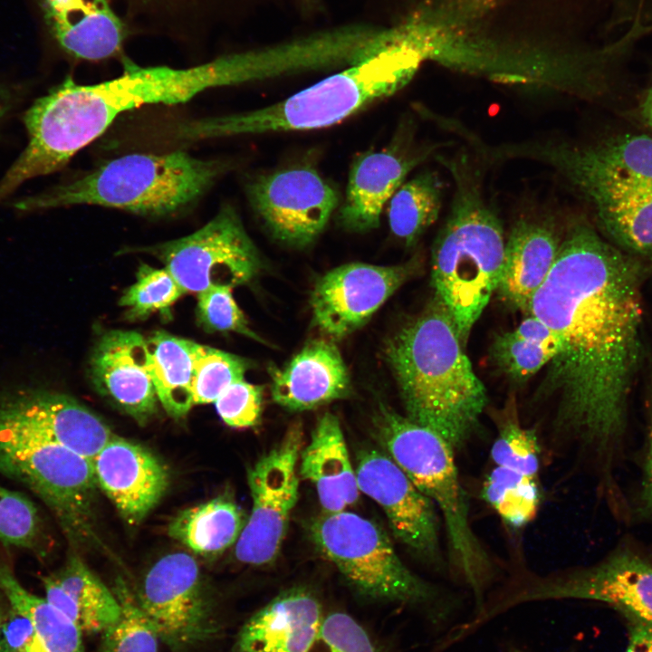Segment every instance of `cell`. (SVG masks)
<instances>
[{"mask_svg":"<svg viewBox=\"0 0 652 652\" xmlns=\"http://www.w3.org/2000/svg\"><path fill=\"white\" fill-rule=\"evenodd\" d=\"M641 275L638 259L576 224L528 312L559 343L544 385L556 398V436L594 460L606 488L617 484L642 350Z\"/></svg>","mask_w":652,"mask_h":652,"instance_id":"6da1fadb","label":"cell"},{"mask_svg":"<svg viewBox=\"0 0 652 652\" xmlns=\"http://www.w3.org/2000/svg\"><path fill=\"white\" fill-rule=\"evenodd\" d=\"M240 83L235 53L185 69L128 62L120 76L90 85L68 78L25 112L29 143L5 174L6 181L17 187L60 169L122 113L146 105L184 103L206 90Z\"/></svg>","mask_w":652,"mask_h":652,"instance_id":"7a4b0ae2","label":"cell"},{"mask_svg":"<svg viewBox=\"0 0 652 652\" xmlns=\"http://www.w3.org/2000/svg\"><path fill=\"white\" fill-rule=\"evenodd\" d=\"M463 348L436 295L385 346L406 417L436 433L455 452L476 430L487 405L486 389Z\"/></svg>","mask_w":652,"mask_h":652,"instance_id":"3957f363","label":"cell"},{"mask_svg":"<svg viewBox=\"0 0 652 652\" xmlns=\"http://www.w3.org/2000/svg\"><path fill=\"white\" fill-rule=\"evenodd\" d=\"M422 62L414 46L399 34L371 57L283 101L254 110L182 123L177 137L198 140L329 127L400 90Z\"/></svg>","mask_w":652,"mask_h":652,"instance_id":"277c9868","label":"cell"},{"mask_svg":"<svg viewBox=\"0 0 652 652\" xmlns=\"http://www.w3.org/2000/svg\"><path fill=\"white\" fill-rule=\"evenodd\" d=\"M455 192L432 252V283L465 345L497 290L505 241L500 218L484 195L479 172L465 155L439 157Z\"/></svg>","mask_w":652,"mask_h":652,"instance_id":"5b68a950","label":"cell"},{"mask_svg":"<svg viewBox=\"0 0 652 652\" xmlns=\"http://www.w3.org/2000/svg\"><path fill=\"white\" fill-rule=\"evenodd\" d=\"M374 427L385 453L433 503L446 529L451 572L471 592L475 610L484 602L498 567L475 532L455 451L434 431L380 405Z\"/></svg>","mask_w":652,"mask_h":652,"instance_id":"8992f818","label":"cell"},{"mask_svg":"<svg viewBox=\"0 0 652 652\" xmlns=\"http://www.w3.org/2000/svg\"><path fill=\"white\" fill-rule=\"evenodd\" d=\"M224 168L217 160L200 159L182 150L127 154L72 182L18 200L14 206L29 211L93 205L162 217L197 200Z\"/></svg>","mask_w":652,"mask_h":652,"instance_id":"52a82bcc","label":"cell"},{"mask_svg":"<svg viewBox=\"0 0 652 652\" xmlns=\"http://www.w3.org/2000/svg\"><path fill=\"white\" fill-rule=\"evenodd\" d=\"M310 534L318 551L362 595L423 609L435 626L449 623L455 601L412 572L372 521L345 510L323 513L311 523Z\"/></svg>","mask_w":652,"mask_h":652,"instance_id":"ba28073f","label":"cell"},{"mask_svg":"<svg viewBox=\"0 0 652 652\" xmlns=\"http://www.w3.org/2000/svg\"><path fill=\"white\" fill-rule=\"evenodd\" d=\"M580 599L598 601L624 618L652 624V560L630 544H620L586 567L538 574L518 570L490 594V618L525 603Z\"/></svg>","mask_w":652,"mask_h":652,"instance_id":"9c48e42d","label":"cell"},{"mask_svg":"<svg viewBox=\"0 0 652 652\" xmlns=\"http://www.w3.org/2000/svg\"><path fill=\"white\" fill-rule=\"evenodd\" d=\"M0 473L45 503L72 544L94 539L92 461L53 442L0 436Z\"/></svg>","mask_w":652,"mask_h":652,"instance_id":"30bf717a","label":"cell"},{"mask_svg":"<svg viewBox=\"0 0 652 652\" xmlns=\"http://www.w3.org/2000/svg\"><path fill=\"white\" fill-rule=\"evenodd\" d=\"M303 446L302 426L294 422L281 441L248 469L252 508L235 546L240 562L260 566L277 557L298 501L297 464Z\"/></svg>","mask_w":652,"mask_h":652,"instance_id":"8fae6325","label":"cell"},{"mask_svg":"<svg viewBox=\"0 0 652 652\" xmlns=\"http://www.w3.org/2000/svg\"><path fill=\"white\" fill-rule=\"evenodd\" d=\"M185 292L249 282L260 257L234 207L224 206L196 232L150 247Z\"/></svg>","mask_w":652,"mask_h":652,"instance_id":"7c38bea8","label":"cell"},{"mask_svg":"<svg viewBox=\"0 0 652 652\" xmlns=\"http://www.w3.org/2000/svg\"><path fill=\"white\" fill-rule=\"evenodd\" d=\"M494 159L527 158L545 164L577 192L600 186L652 187V137L624 135L595 144L529 141L492 149Z\"/></svg>","mask_w":652,"mask_h":652,"instance_id":"4fadbf2b","label":"cell"},{"mask_svg":"<svg viewBox=\"0 0 652 652\" xmlns=\"http://www.w3.org/2000/svg\"><path fill=\"white\" fill-rule=\"evenodd\" d=\"M137 598L160 640L172 649L197 645L217 632L198 564L187 552L169 553L154 563Z\"/></svg>","mask_w":652,"mask_h":652,"instance_id":"5bb4252c","label":"cell"},{"mask_svg":"<svg viewBox=\"0 0 652 652\" xmlns=\"http://www.w3.org/2000/svg\"><path fill=\"white\" fill-rule=\"evenodd\" d=\"M247 197L272 235L292 246H305L326 227L339 195L310 167L259 175L247 184Z\"/></svg>","mask_w":652,"mask_h":652,"instance_id":"9a60e30c","label":"cell"},{"mask_svg":"<svg viewBox=\"0 0 652 652\" xmlns=\"http://www.w3.org/2000/svg\"><path fill=\"white\" fill-rule=\"evenodd\" d=\"M114 435L96 414L66 394L36 388L0 394V436L53 442L92 461Z\"/></svg>","mask_w":652,"mask_h":652,"instance_id":"2e32d148","label":"cell"},{"mask_svg":"<svg viewBox=\"0 0 652 652\" xmlns=\"http://www.w3.org/2000/svg\"><path fill=\"white\" fill-rule=\"evenodd\" d=\"M355 472L360 492L383 509L395 537L421 560L444 569L438 513L404 471L385 452L366 450Z\"/></svg>","mask_w":652,"mask_h":652,"instance_id":"e0dca14e","label":"cell"},{"mask_svg":"<svg viewBox=\"0 0 652 652\" xmlns=\"http://www.w3.org/2000/svg\"><path fill=\"white\" fill-rule=\"evenodd\" d=\"M415 262L392 266L351 263L331 270L316 283L311 307L314 324L341 339L361 327L415 273Z\"/></svg>","mask_w":652,"mask_h":652,"instance_id":"ac0fdd59","label":"cell"},{"mask_svg":"<svg viewBox=\"0 0 652 652\" xmlns=\"http://www.w3.org/2000/svg\"><path fill=\"white\" fill-rule=\"evenodd\" d=\"M97 485L122 518L138 525L159 503L169 485V473L149 449L117 435L92 460Z\"/></svg>","mask_w":652,"mask_h":652,"instance_id":"d6986e66","label":"cell"},{"mask_svg":"<svg viewBox=\"0 0 652 652\" xmlns=\"http://www.w3.org/2000/svg\"><path fill=\"white\" fill-rule=\"evenodd\" d=\"M96 390L139 424L158 411L149 370L147 340L131 331H110L97 342L90 361Z\"/></svg>","mask_w":652,"mask_h":652,"instance_id":"ffe728a7","label":"cell"},{"mask_svg":"<svg viewBox=\"0 0 652 652\" xmlns=\"http://www.w3.org/2000/svg\"><path fill=\"white\" fill-rule=\"evenodd\" d=\"M323 618L315 594L306 588L289 589L245 621L232 652H308Z\"/></svg>","mask_w":652,"mask_h":652,"instance_id":"44dd1931","label":"cell"},{"mask_svg":"<svg viewBox=\"0 0 652 652\" xmlns=\"http://www.w3.org/2000/svg\"><path fill=\"white\" fill-rule=\"evenodd\" d=\"M273 401L292 411L313 409L347 398L350 375L340 352L328 340L309 342L283 368H269Z\"/></svg>","mask_w":652,"mask_h":652,"instance_id":"7402d4cb","label":"cell"},{"mask_svg":"<svg viewBox=\"0 0 652 652\" xmlns=\"http://www.w3.org/2000/svg\"><path fill=\"white\" fill-rule=\"evenodd\" d=\"M561 239L551 219L523 217L505 242L497 292L511 307L528 312L556 261Z\"/></svg>","mask_w":652,"mask_h":652,"instance_id":"603a6c76","label":"cell"},{"mask_svg":"<svg viewBox=\"0 0 652 652\" xmlns=\"http://www.w3.org/2000/svg\"><path fill=\"white\" fill-rule=\"evenodd\" d=\"M425 157H407L391 150L368 151L351 164L339 221L347 230L368 232L379 225L384 206L408 174Z\"/></svg>","mask_w":652,"mask_h":652,"instance_id":"cb8c5ba5","label":"cell"},{"mask_svg":"<svg viewBox=\"0 0 652 652\" xmlns=\"http://www.w3.org/2000/svg\"><path fill=\"white\" fill-rule=\"evenodd\" d=\"M300 474L315 488L323 513L344 511L360 495L356 472L338 417L321 415L300 455Z\"/></svg>","mask_w":652,"mask_h":652,"instance_id":"d4e9b609","label":"cell"},{"mask_svg":"<svg viewBox=\"0 0 652 652\" xmlns=\"http://www.w3.org/2000/svg\"><path fill=\"white\" fill-rule=\"evenodd\" d=\"M45 12L60 45L74 57L99 61L121 49L124 24L108 0H45Z\"/></svg>","mask_w":652,"mask_h":652,"instance_id":"484cf974","label":"cell"},{"mask_svg":"<svg viewBox=\"0 0 652 652\" xmlns=\"http://www.w3.org/2000/svg\"><path fill=\"white\" fill-rule=\"evenodd\" d=\"M45 599L72 619L82 633H104L120 616L112 590L72 553L56 572L43 578Z\"/></svg>","mask_w":652,"mask_h":652,"instance_id":"4316f807","label":"cell"},{"mask_svg":"<svg viewBox=\"0 0 652 652\" xmlns=\"http://www.w3.org/2000/svg\"><path fill=\"white\" fill-rule=\"evenodd\" d=\"M580 195L614 245L638 260H652V187H593Z\"/></svg>","mask_w":652,"mask_h":652,"instance_id":"83f0119b","label":"cell"},{"mask_svg":"<svg viewBox=\"0 0 652 652\" xmlns=\"http://www.w3.org/2000/svg\"><path fill=\"white\" fill-rule=\"evenodd\" d=\"M149 370L158 400L174 418L194 406L192 385L203 345L158 331L147 340Z\"/></svg>","mask_w":652,"mask_h":652,"instance_id":"f1b7e54d","label":"cell"},{"mask_svg":"<svg viewBox=\"0 0 652 652\" xmlns=\"http://www.w3.org/2000/svg\"><path fill=\"white\" fill-rule=\"evenodd\" d=\"M247 517L229 496L220 495L180 511L168 526V535L201 555H217L235 544Z\"/></svg>","mask_w":652,"mask_h":652,"instance_id":"f546056e","label":"cell"},{"mask_svg":"<svg viewBox=\"0 0 652 652\" xmlns=\"http://www.w3.org/2000/svg\"><path fill=\"white\" fill-rule=\"evenodd\" d=\"M0 590L11 609L30 618L44 652H83L79 627L45 598L24 589L6 564H0Z\"/></svg>","mask_w":652,"mask_h":652,"instance_id":"4dcf8cb0","label":"cell"},{"mask_svg":"<svg viewBox=\"0 0 652 652\" xmlns=\"http://www.w3.org/2000/svg\"><path fill=\"white\" fill-rule=\"evenodd\" d=\"M443 185L434 171L426 170L403 183L388 201V220L392 234L413 245L438 218Z\"/></svg>","mask_w":652,"mask_h":652,"instance_id":"1f68e13d","label":"cell"},{"mask_svg":"<svg viewBox=\"0 0 652 652\" xmlns=\"http://www.w3.org/2000/svg\"><path fill=\"white\" fill-rule=\"evenodd\" d=\"M481 497L509 528L519 530L532 522L539 511V480L494 465L487 474Z\"/></svg>","mask_w":652,"mask_h":652,"instance_id":"d6a6232c","label":"cell"},{"mask_svg":"<svg viewBox=\"0 0 652 652\" xmlns=\"http://www.w3.org/2000/svg\"><path fill=\"white\" fill-rule=\"evenodd\" d=\"M112 591L120 606L118 621L103 633V652H158L159 636L137 596L120 578Z\"/></svg>","mask_w":652,"mask_h":652,"instance_id":"836d02e7","label":"cell"},{"mask_svg":"<svg viewBox=\"0 0 652 652\" xmlns=\"http://www.w3.org/2000/svg\"><path fill=\"white\" fill-rule=\"evenodd\" d=\"M498 420L497 434L490 449L494 465L539 480L541 446L536 428L523 427L513 406Z\"/></svg>","mask_w":652,"mask_h":652,"instance_id":"e575fe53","label":"cell"},{"mask_svg":"<svg viewBox=\"0 0 652 652\" xmlns=\"http://www.w3.org/2000/svg\"><path fill=\"white\" fill-rule=\"evenodd\" d=\"M184 290L166 269L148 264L139 267L136 281L122 294L120 305L130 320L144 319L156 312H168Z\"/></svg>","mask_w":652,"mask_h":652,"instance_id":"d590c367","label":"cell"},{"mask_svg":"<svg viewBox=\"0 0 652 652\" xmlns=\"http://www.w3.org/2000/svg\"><path fill=\"white\" fill-rule=\"evenodd\" d=\"M43 521L35 503L23 494L0 485V541L15 546L42 551Z\"/></svg>","mask_w":652,"mask_h":652,"instance_id":"8d00e7d4","label":"cell"},{"mask_svg":"<svg viewBox=\"0 0 652 652\" xmlns=\"http://www.w3.org/2000/svg\"><path fill=\"white\" fill-rule=\"evenodd\" d=\"M249 368L244 358L203 345L192 385L194 406L214 403L231 384L244 379Z\"/></svg>","mask_w":652,"mask_h":652,"instance_id":"74e56055","label":"cell"},{"mask_svg":"<svg viewBox=\"0 0 652 652\" xmlns=\"http://www.w3.org/2000/svg\"><path fill=\"white\" fill-rule=\"evenodd\" d=\"M555 352L517 335L513 331L499 335L492 346L497 367L515 381H524L548 365Z\"/></svg>","mask_w":652,"mask_h":652,"instance_id":"f35d334b","label":"cell"},{"mask_svg":"<svg viewBox=\"0 0 652 652\" xmlns=\"http://www.w3.org/2000/svg\"><path fill=\"white\" fill-rule=\"evenodd\" d=\"M232 287L211 286L197 293V319L208 332L234 331L263 342L248 326L243 312L235 302Z\"/></svg>","mask_w":652,"mask_h":652,"instance_id":"ab89813d","label":"cell"},{"mask_svg":"<svg viewBox=\"0 0 652 652\" xmlns=\"http://www.w3.org/2000/svg\"><path fill=\"white\" fill-rule=\"evenodd\" d=\"M308 652H379L366 629L350 615L335 611L324 617Z\"/></svg>","mask_w":652,"mask_h":652,"instance_id":"60d3db41","label":"cell"},{"mask_svg":"<svg viewBox=\"0 0 652 652\" xmlns=\"http://www.w3.org/2000/svg\"><path fill=\"white\" fill-rule=\"evenodd\" d=\"M214 404L227 426L236 428L254 427L262 413L263 387L242 379L231 384Z\"/></svg>","mask_w":652,"mask_h":652,"instance_id":"b9f144b4","label":"cell"},{"mask_svg":"<svg viewBox=\"0 0 652 652\" xmlns=\"http://www.w3.org/2000/svg\"><path fill=\"white\" fill-rule=\"evenodd\" d=\"M0 652H44L27 616L13 609L5 614L0 625Z\"/></svg>","mask_w":652,"mask_h":652,"instance_id":"7bdbcfd3","label":"cell"},{"mask_svg":"<svg viewBox=\"0 0 652 652\" xmlns=\"http://www.w3.org/2000/svg\"><path fill=\"white\" fill-rule=\"evenodd\" d=\"M646 412L647 420V451L638 494L637 515L642 518L652 519V380L647 388Z\"/></svg>","mask_w":652,"mask_h":652,"instance_id":"ee69618b","label":"cell"},{"mask_svg":"<svg viewBox=\"0 0 652 652\" xmlns=\"http://www.w3.org/2000/svg\"><path fill=\"white\" fill-rule=\"evenodd\" d=\"M513 331L520 337L553 350L555 355L558 352L559 343L552 331L542 321L532 314H529Z\"/></svg>","mask_w":652,"mask_h":652,"instance_id":"f6af8a7d","label":"cell"},{"mask_svg":"<svg viewBox=\"0 0 652 652\" xmlns=\"http://www.w3.org/2000/svg\"><path fill=\"white\" fill-rule=\"evenodd\" d=\"M628 643L623 652H652V624L624 618Z\"/></svg>","mask_w":652,"mask_h":652,"instance_id":"bcb514c9","label":"cell"},{"mask_svg":"<svg viewBox=\"0 0 652 652\" xmlns=\"http://www.w3.org/2000/svg\"><path fill=\"white\" fill-rule=\"evenodd\" d=\"M10 107V96L9 94L0 88V120L3 119L5 114L7 112Z\"/></svg>","mask_w":652,"mask_h":652,"instance_id":"7dc6e473","label":"cell"},{"mask_svg":"<svg viewBox=\"0 0 652 652\" xmlns=\"http://www.w3.org/2000/svg\"><path fill=\"white\" fill-rule=\"evenodd\" d=\"M642 114L646 122L652 129V103L643 102Z\"/></svg>","mask_w":652,"mask_h":652,"instance_id":"c3c4849f","label":"cell"},{"mask_svg":"<svg viewBox=\"0 0 652 652\" xmlns=\"http://www.w3.org/2000/svg\"><path fill=\"white\" fill-rule=\"evenodd\" d=\"M644 103H652V83L647 91V95L645 97Z\"/></svg>","mask_w":652,"mask_h":652,"instance_id":"681fc988","label":"cell"},{"mask_svg":"<svg viewBox=\"0 0 652 652\" xmlns=\"http://www.w3.org/2000/svg\"><path fill=\"white\" fill-rule=\"evenodd\" d=\"M5 616V614H4V613L0 610V625H1V623L3 622Z\"/></svg>","mask_w":652,"mask_h":652,"instance_id":"f907efd6","label":"cell"},{"mask_svg":"<svg viewBox=\"0 0 652 652\" xmlns=\"http://www.w3.org/2000/svg\"><path fill=\"white\" fill-rule=\"evenodd\" d=\"M510 652H525V651L519 650V649H513V650H512V651H510Z\"/></svg>","mask_w":652,"mask_h":652,"instance_id":"816d5d0a","label":"cell"}]
</instances>
